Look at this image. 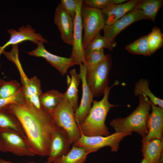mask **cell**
I'll return each instance as SVG.
<instances>
[{
	"instance_id": "obj_7",
	"label": "cell",
	"mask_w": 163,
	"mask_h": 163,
	"mask_svg": "<svg viewBox=\"0 0 163 163\" xmlns=\"http://www.w3.org/2000/svg\"><path fill=\"white\" fill-rule=\"evenodd\" d=\"M111 65V57L108 54L105 60L92 68L87 69V82L94 97L103 94L105 88L108 86L109 75Z\"/></svg>"
},
{
	"instance_id": "obj_11",
	"label": "cell",
	"mask_w": 163,
	"mask_h": 163,
	"mask_svg": "<svg viewBox=\"0 0 163 163\" xmlns=\"http://www.w3.org/2000/svg\"><path fill=\"white\" fill-rule=\"evenodd\" d=\"M83 1L79 0L77 5L76 16L74 20V27L72 46V49L70 57L76 65L85 63L84 50L82 44V25L81 15Z\"/></svg>"
},
{
	"instance_id": "obj_12",
	"label": "cell",
	"mask_w": 163,
	"mask_h": 163,
	"mask_svg": "<svg viewBox=\"0 0 163 163\" xmlns=\"http://www.w3.org/2000/svg\"><path fill=\"white\" fill-rule=\"evenodd\" d=\"M79 75L82 85V96L81 102L75 112V117L78 125L80 124L85 120L91 107L94 97L93 93L86 80L87 68L85 63L79 64Z\"/></svg>"
},
{
	"instance_id": "obj_26",
	"label": "cell",
	"mask_w": 163,
	"mask_h": 163,
	"mask_svg": "<svg viewBox=\"0 0 163 163\" xmlns=\"http://www.w3.org/2000/svg\"><path fill=\"white\" fill-rule=\"evenodd\" d=\"M116 45V42L113 43L109 41L104 36L101 35L100 32L99 33L84 50L85 59L91 52L94 50L105 48L111 51Z\"/></svg>"
},
{
	"instance_id": "obj_35",
	"label": "cell",
	"mask_w": 163,
	"mask_h": 163,
	"mask_svg": "<svg viewBox=\"0 0 163 163\" xmlns=\"http://www.w3.org/2000/svg\"><path fill=\"white\" fill-rule=\"evenodd\" d=\"M163 154H162L158 162L157 163H163Z\"/></svg>"
},
{
	"instance_id": "obj_19",
	"label": "cell",
	"mask_w": 163,
	"mask_h": 163,
	"mask_svg": "<svg viewBox=\"0 0 163 163\" xmlns=\"http://www.w3.org/2000/svg\"><path fill=\"white\" fill-rule=\"evenodd\" d=\"M69 74L70 77L68 76L67 78L68 87L63 96L72 105L75 112L78 106V89L81 80L75 69L70 70Z\"/></svg>"
},
{
	"instance_id": "obj_9",
	"label": "cell",
	"mask_w": 163,
	"mask_h": 163,
	"mask_svg": "<svg viewBox=\"0 0 163 163\" xmlns=\"http://www.w3.org/2000/svg\"><path fill=\"white\" fill-rule=\"evenodd\" d=\"M20 74L25 101L36 108L41 110L40 98L42 93L40 80L36 76L28 78L25 73L19 60L14 63Z\"/></svg>"
},
{
	"instance_id": "obj_30",
	"label": "cell",
	"mask_w": 163,
	"mask_h": 163,
	"mask_svg": "<svg viewBox=\"0 0 163 163\" xmlns=\"http://www.w3.org/2000/svg\"><path fill=\"white\" fill-rule=\"evenodd\" d=\"M21 86L20 83L16 80L5 81L0 88V98H6L14 95Z\"/></svg>"
},
{
	"instance_id": "obj_8",
	"label": "cell",
	"mask_w": 163,
	"mask_h": 163,
	"mask_svg": "<svg viewBox=\"0 0 163 163\" xmlns=\"http://www.w3.org/2000/svg\"><path fill=\"white\" fill-rule=\"evenodd\" d=\"M0 139L3 152H10L18 156H33L35 155L27 141L12 129L0 128Z\"/></svg>"
},
{
	"instance_id": "obj_34",
	"label": "cell",
	"mask_w": 163,
	"mask_h": 163,
	"mask_svg": "<svg viewBox=\"0 0 163 163\" xmlns=\"http://www.w3.org/2000/svg\"><path fill=\"white\" fill-rule=\"evenodd\" d=\"M0 163H12L11 161L5 160L2 158H0ZM26 163H36L34 162H30ZM45 163H46V162Z\"/></svg>"
},
{
	"instance_id": "obj_28",
	"label": "cell",
	"mask_w": 163,
	"mask_h": 163,
	"mask_svg": "<svg viewBox=\"0 0 163 163\" xmlns=\"http://www.w3.org/2000/svg\"><path fill=\"white\" fill-rule=\"evenodd\" d=\"M125 48L126 50L132 54L149 56L147 35L128 44Z\"/></svg>"
},
{
	"instance_id": "obj_16",
	"label": "cell",
	"mask_w": 163,
	"mask_h": 163,
	"mask_svg": "<svg viewBox=\"0 0 163 163\" xmlns=\"http://www.w3.org/2000/svg\"><path fill=\"white\" fill-rule=\"evenodd\" d=\"M151 105L152 111L149 114L147 120L148 133L142 138V143L154 139L163 140V108L151 103Z\"/></svg>"
},
{
	"instance_id": "obj_14",
	"label": "cell",
	"mask_w": 163,
	"mask_h": 163,
	"mask_svg": "<svg viewBox=\"0 0 163 163\" xmlns=\"http://www.w3.org/2000/svg\"><path fill=\"white\" fill-rule=\"evenodd\" d=\"M37 45L36 49L27 52V54L30 56L45 59L62 75H65L69 68L76 65L75 63L70 57L66 58L59 56L48 51L45 48L43 42H40Z\"/></svg>"
},
{
	"instance_id": "obj_17",
	"label": "cell",
	"mask_w": 163,
	"mask_h": 163,
	"mask_svg": "<svg viewBox=\"0 0 163 163\" xmlns=\"http://www.w3.org/2000/svg\"><path fill=\"white\" fill-rule=\"evenodd\" d=\"M54 22L60 32L61 38L63 42L72 45L74 20L64 10L60 3L55 11Z\"/></svg>"
},
{
	"instance_id": "obj_27",
	"label": "cell",
	"mask_w": 163,
	"mask_h": 163,
	"mask_svg": "<svg viewBox=\"0 0 163 163\" xmlns=\"http://www.w3.org/2000/svg\"><path fill=\"white\" fill-rule=\"evenodd\" d=\"M149 56L154 53L163 45V35L160 29L154 27L147 35Z\"/></svg>"
},
{
	"instance_id": "obj_22",
	"label": "cell",
	"mask_w": 163,
	"mask_h": 163,
	"mask_svg": "<svg viewBox=\"0 0 163 163\" xmlns=\"http://www.w3.org/2000/svg\"><path fill=\"white\" fill-rule=\"evenodd\" d=\"M72 146L67 153L56 158L53 163H85L90 153L83 147Z\"/></svg>"
},
{
	"instance_id": "obj_23",
	"label": "cell",
	"mask_w": 163,
	"mask_h": 163,
	"mask_svg": "<svg viewBox=\"0 0 163 163\" xmlns=\"http://www.w3.org/2000/svg\"><path fill=\"white\" fill-rule=\"evenodd\" d=\"M63 93L55 90L42 94L40 102L43 108L50 114L61 101Z\"/></svg>"
},
{
	"instance_id": "obj_20",
	"label": "cell",
	"mask_w": 163,
	"mask_h": 163,
	"mask_svg": "<svg viewBox=\"0 0 163 163\" xmlns=\"http://www.w3.org/2000/svg\"><path fill=\"white\" fill-rule=\"evenodd\" d=\"M142 144L143 158L151 163H157L163 154V140L154 139Z\"/></svg>"
},
{
	"instance_id": "obj_1",
	"label": "cell",
	"mask_w": 163,
	"mask_h": 163,
	"mask_svg": "<svg viewBox=\"0 0 163 163\" xmlns=\"http://www.w3.org/2000/svg\"><path fill=\"white\" fill-rule=\"evenodd\" d=\"M5 107L19 121L35 155L48 156L50 142L57 128L52 115L43 108L38 109L25 101Z\"/></svg>"
},
{
	"instance_id": "obj_21",
	"label": "cell",
	"mask_w": 163,
	"mask_h": 163,
	"mask_svg": "<svg viewBox=\"0 0 163 163\" xmlns=\"http://www.w3.org/2000/svg\"><path fill=\"white\" fill-rule=\"evenodd\" d=\"M0 128H8L14 130L27 142V136L19 121L5 107L0 108Z\"/></svg>"
},
{
	"instance_id": "obj_32",
	"label": "cell",
	"mask_w": 163,
	"mask_h": 163,
	"mask_svg": "<svg viewBox=\"0 0 163 163\" xmlns=\"http://www.w3.org/2000/svg\"><path fill=\"white\" fill-rule=\"evenodd\" d=\"M125 0H85V3L89 7L102 10L113 5L123 3Z\"/></svg>"
},
{
	"instance_id": "obj_5",
	"label": "cell",
	"mask_w": 163,
	"mask_h": 163,
	"mask_svg": "<svg viewBox=\"0 0 163 163\" xmlns=\"http://www.w3.org/2000/svg\"><path fill=\"white\" fill-rule=\"evenodd\" d=\"M132 132H116L107 136H86L82 134L80 138L73 145L83 147L90 153L106 146H109L112 152H117L120 142L125 137L131 135Z\"/></svg>"
},
{
	"instance_id": "obj_2",
	"label": "cell",
	"mask_w": 163,
	"mask_h": 163,
	"mask_svg": "<svg viewBox=\"0 0 163 163\" xmlns=\"http://www.w3.org/2000/svg\"><path fill=\"white\" fill-rule=\"evenodd\" d=\"M119 84L116 81L110 87L107 86L104 92L103 98L100 101L93 100V105L84 121L78 125L82 134L88 136H107L110 134L105 124V121L110 108L118 106L108 101L110 91Z\"/></svg>"
},
{
	"instance_id": "obj_37",
	"label": "cell",
	"mask_w": 163,
	"mask_h": 163,
	"mask_svg": "<svg viewBox=\"0 0 163 163\" xmlns=\"http://www.w3.org/2000/svg\"><path fill=\"white\" fill-rule=\"evenodd\" d=\"M5 81L4 79L0 78V88Z\"/></svg>"
},
{
	"instance_id": "obj_38",
	"label": "cell",
	"mask_w": 163,
	"mask_h": 163,
	"mask_svg": "<svg viewBox=\"0 0 163 163\" xmlns=\"http://www.w3.org/2000/svg\"><path fill=\"white\" fill-rule=\"evenodd\" d=\"M3 149L2 146L0 139V151L1 152H3Z\"/></svg>"
},
{
	"instance_id": "obj_36",
	"label": "cell",
	"mask_w": 163,
	"mask_h": 163,
	"mask_svg": "<svg viewBox=\"0 0 163 163\" xmlns=\"http://www.w3.org/2000/svg\"><path fill=\"white\" fill-rule=\"evenodd\" d=\"M141 163H151L145 159L144 158H143L142 159Z\"/></svg>"
},
{
	"instance_id": "obj_18",
	"label": "cell",
	"mask_w": 163,
	"mask_h": 163,
	"mask_svg": "<svg viewBox=\"0 0 163 163\" xmlns=\"http://www.w3.org/2000/svg\"><path fill=\"white\" fill-rule=\"evenodd\" d=\"M140 0H131L125 3L113 5L101 10L105 24L110 25L135 8Z\"/></svg>"
},
{
	"instance_id": "obj_10",
	"label": "cell",
	"mask_w": 163,
	"mask_h": 163,
	"mask_svg": "<svg viewBox=\"0 0 163 163\" xmlns=\"http://www.w3.org/2000/svg\"><path fill=\"white\" fill-rule=\"evenodd\" d=\"M148 19L143 12L135 8L110 25L105 24L103 29L104 36L109 41L115 43V37L122 30L136 21Z\"/></svg>"
},
{
	"instance_id": "obj_6",
	"label": "cell",
	"mask_w": 163,
	"mask_h": 163,
	"mask_svg": "<svg viewBox=\"0 0 163 163\" xmlns=\"http://www.w3.org/2000/svg\"><path fill=\"white\" fill-rule=\"evenodd\" d=\"M84 35L82 44L84 50L105 25L101 10L92 7L82 6L81 11Z\"/></svg>"
},
{
	"instance_id": "obj_15",
	"label": "cell",
	"mask_w": 163,
	"mask_h": 163,
	"mask_svg": "<svg viewBox=\"0 0 163 163\" xmlns=\"http://www.w3.org/2000/svg\"><path fill=\"white\" fill-rule=\"evenodd\" d=\"M72 144L67 132L57 127L51 140L46 163H53L56 158L64 155L70 150Z\"/></svg>"
},
{
	"instance_id": "obj_33",
	"label": "cell",
	"mask_w": 163,
	"mask_h": 163,
	"mask_svg": "<svg viewBox=\"0 0 163 163\" xmlns=\"http://www.w3.org/2000/svg\"><path fill=\"white\" fill-rule=\"evenodd\" d=\"M79 0H61L60 3L68 14L74 20L76 14Z\"/></svg>"
},
{
	"instance_id": "obj_31",
	"label": "cell",
	"mask_w": 163,
	"mask_h": 163,
	"mask_svg": "<svg viewBox=\"0 0 163 163\" xmlns=\"http://www.w3.org/2000/svg\"><path fill=\"white\" fill-rule=\"evenodd\" d=\"M25 98L22 86L14 95L5 98H0V108L13 104L22 103Z\"/></svg>"
},
{
	"instance_id": "obj_29",
	"label": "cell",
	"mask_w": 163,
	"mask_h": 163,
	"mask_svg": "<svg viewBox=\"0 0 163 163\" xmlns=\"http://www.w3.org/2000/svg\"><path fill=\"white\" fill-rule=\"evenodd\" d=\"M108 54L105 55L103 49L94 50L89 54L85 59L87 69L92 68L107 59Z\"/></svg>"
},
{
	"instance_id": "obj_24",
	"label": "cell",
	"mask_w": 163,
	"mask_h": 163,
	"mask_svg": "<svg viewBox=\"0 0 163 163\" xmlns=\"http://www.w3.org/2000/svg\"><path fill=\"white\" fill-rule=\"evenodd\" d=\"M163 4L162 0H140L136 8L141 10L148 19L154 22L157 14Z\"/></svg>"
},
{
	"instance_id": "obj_13",
	"label": "cell",
	"mask_w": 163,
	"mask_h": 163,
	"mask_svg": "<svg viewBox=\"0 0 163 163\" xmlns=\"http://www.w3.org/2000/svg\"><path fill=\"white\" fill-rule=\"evenodd\" d=\"M8 32L10 34V37L3 45H0V57L5 49L10 45H18L25 41H31L37 44L40 42L48 43L40 34L36 33V30L29 25H27L26 27L22 25L17 30L14 29H9Z\"/></svg>"
},
{
	"instance_id": "obj_3",
	"label": "cell",
	"mask_w": 163,
	"mask_h": 163,
	"mask_svg": "<svg viewBox=\"0 0 163 163\" xmlns=\"http://www.w3.org/2000/svg\"><path fill=\"white\" fill-rule=\"evenodd\" d=\"M151 109V103L148 98L143 94L140 95L139 104L136 109L126 117L113 119L110 125L116 132H134L143 138L148 133L147 120Z\"/></svg>"
},
{
	"instance_id": "obj_25",
	"label": "cell",
	"mask_w": 163,
	"mask_h": 163,
	"mask_svg": "<svg viewBox=\"0 0 163 163\" xmlns=\"http://www.w3.org/2000/svg\"><path fill=\"white\" fill-rule=\"evenodd\" d=\"M134 93L136 96L144 95L148 98L151 103L163 108V100L157 97L151 92L146 80L141 79L136 83Z\"/></svg>"
},
{
	"instance_id": "obj_4",
	"label": "cell",
	"mask_w": 163,
	"mask_h": 163,
	"mask_svg": "<svg viewBox=\"0 0 163 163\" xmlns=\"http://www.w3.org/2000/svg\"><path fill=\"white\" fill-rule=\"evenodd\" d=\"M74 114L72 105L63 96L51 114L56 126L62 128L67 132L72 144L82 135L75 121Z\"/></svg>"
}]
</instances>
